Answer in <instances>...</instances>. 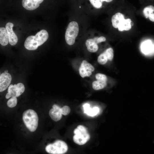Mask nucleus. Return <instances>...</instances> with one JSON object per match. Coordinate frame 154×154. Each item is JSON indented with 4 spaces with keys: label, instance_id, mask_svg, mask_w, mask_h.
Masks as SVG:
<instances>
[{
    "label": "nucleus",
    "instance_id": "393cba45",
    "mask_svg": "<svg viewBox=\"0 0 154 154\" xmlns=\"http://www.w3.org/2000/svg\"><path fill=\"white\" fill-rule=\"evenodd\" d=\"M8 92L11 94L12 97L16 96V93L14 85L11 84L9 85L8 88Z\"/></svg>",
    "mask_w": 154,
    "mask_h": 154
},
{
    "label": "nucleus",
    "instance_id": "1a4fd4ad",
    "mask_svg": "<svg viewBox=\"0 0 154 154\" xmlns=\"http://www.w3.org/2000/svg\"><path fill=\"white\" fill-rule=\"evenodd\" d=\"M12 79L11 74L8 72H3L0 76V92L5 90L9 85Z\"/></svg>",
    "mask_w": 154,
    "mask_h": 154
},
{
    "label": "nucleus",
    "instance_id": "4be33fe9",
    "mask_svg": "<svg viewBox=\"0 0 154 154\" xmlns=\"http://www.w3.org/2000/svg\"><path fill=\"white\" fill-rule=\"evenodd\" d=\"M92 5L97 9L100 8L102 4V2L101 0H89Z\"/></svg>",
    "mask_w": 154,
    "mask_h": 154
},
{
    "label": "nucleus",
    "instance_id": "a878e982",
    "mask_svg": "<svg viewBox=\"0 0 154 154\" xmlns=\"http://www.w3.org/2000/svg\"><path fill=\"white\" fill-rule=\"evenodd\" d=\"M149 18L150 21L154 22V13H152L151 14L149 15Z\"/></svg>",
    "mask_w": 154,
    "mask_h": 154
},
{
    "label": "nucleus",
    "instance_id": "dca6fc26",
    "mask_svg": "<svg viewBox=\"0 0 154 154\" xmlns=\"http://www.w3.org/2000/svg\"><path fill=\"white\" fill-rule=\"evenodd\" d=\"M106 85V82L97 80L92 82V87L94 90H98L103 89Z\"/></svg>",
    "mask_w": 154,
    "mask_h": 154
},
{
    "label": "nucleus",
    "instance_id": "f8f14e48",
    "mask_svg": "<svg viewBox=\"0 0 154 154\" xmlns=\"http://www.w3.org/2000/svg\"><path fill=\"white\" fill-rule=\"evenodd\" d=\"M52 108L49 111V115L52 120L55 121H58L62 117V114L60 112L61 108L56 104L53 105Z\"/></svg>",
    "mask_w": 154,
    "mask_h": 154
},
{
    "label": "nucleus",
    "instance_id": "0eeeda50",
    "mask_svg": "<svg viewBox=\"0 0 154 154\" xmlns=\"http://www.w3.org/2000/svg\"><path fill=\"white\" fill-rule=\"evenodd\" d=\"M94 70V68L92 65L86 60H84L81 63L79 69V74L82 78L89 76Z\"/></svg>",
    "mask_w": 154,
    "mask_h": 154
},
{
    "label": "nucleus",
    "instance_id": "9d476101",
    "mask_svg": "<svg viewBox=\"0 0 154 154\" xmlns=\"http://www.w3.org/2000/svg\"><path fill=\"white\" fill-rule=\"evenodd\" d=\"M44 0H22V4L25 9L29 10H34L38 8Z\"/></svg>",
    "mask_w": 154,
    "mask_h": 154
},
{
    "label": "nucleus",
    "instance_id": "a211bd4d",
    "mask_svg": "<svg viewBox=\"0 0 154 154\" xmlns=\"http://www.w3.org/2000/svg\"><path fill=\"white\" fill-rule=\"evenodd\" d=\"M154 11V7L151 5L148 6L143 9V12L145 17L147 18L149 15Z\"/></svg>",
    "mask_w": 154,
    "mask_h": 154
},
{
    "label": "nucleus",
    "instance_id": "2eb2a0df",
    "mask_svg": "<svg viewBox=\"0 0 154 154\" xmlns=\"http://www.w3.org/2000/svg\"><path fill=\"white\" fill-rule=\"evenodd\" d=\"M9 42L7 31L5 28H0V43L2 46L7 45Z\"/></svg>",
    "mask_w": 154,
    "mask_h": 154
},
{
    "label": "nucleus",
    "instance_id": "6ab92c4d",
    "mask_svg": "<svg viewBox=\"0 0 154 154\" xmlns=\"http://www.w3.org/2000/svg\"><path fill=\"white\" fill-rule=\"evenodd\" d=\"M108 60L107 57L104 52L99 55L97 59L98 62L101 64H105Z\"/></svg>",
    "mask_w": 154,
    "mask_h": 154
},
{
    "label": "nucleus",
    "instance_id": "cd10ccee",
    "mask_svg": "<svg viewBox=\"0 0 154 154\" xmlns=\"http://www.w3.org/2000/svg\"><path fill=\"white\" fill-rule=\"evenodd\" d=\"M8 72V70H6L5 71V72Z\"/></svg>",
    "mask_w": 154,
    "mask_h": 154
},
{
    "label": "nucleus",
    "instance_id": "ddd939ff",
    "mask_svg": "<svg viewBox=\"0 0 154 154\" xmlns=\"http://www.w3.org/2000/svg\"><path fill=\"white\" fill-rule=\"evenodd\" d=\"M141 50L145 54H152L154 52V45L150 40H147L142 43Z\"/></svg>",
    "mask_w": 154,
    "mask_h": 154
},
{
    "label": "nucleus",
    "instance_id": "5701e85b",
    "mask_svg": "<svg viewBox=\"0 0 154 154\" xmlns=\"http://www.w3.org/2000/svg\"><path fill=\"white\" fill-rule=\"evenodd\" d=\"M70 109L69 107L65 106L61 108L60 112L61 114L64 116L68 115L70 112Z\"/></svg>",
    "mask_w": 154,
    "mask_h": 154
},
{
    "label": "nucleus",
    "instance_id": "7ed1b4c3",
    "mask_svg": "<svg viewBox=\"0 0 154 154\" xmlns=\"http://www.w3.org/2000/svg\"><path fill=\"white\" fill-rule=\"evenodd\" d=\"M131 21L130 19H125L123 15L120 13H116L112 18L113 26L121 31L130 30L132 27Z\"/></svg>",
    "mask_w": 154,
    "mask_h": 154
},
{
    "label": "nucleus",
    "instance_id": "423d86ee",
    "mask_svg": "<svg viewBox=\"0 0 154 154\" xmlns=\"http://www.w3.org/2000/svg\"><path fill=\"white\" fill-rule=\"evenodd\" d=\"M75 134L73 137V140L76 143L82 145L86 143L90 138V136L87 131H82L77 127L74 131Z\"/></svg>",
    "mask_w": 154,
    "mask_h": 154
},
{
    "label": "nucleus",
    "instance_id": "9b49d317",
    "mask_svg": "<svg viewBox=\"0 0 154 154\" xmlns=\"http://www.w3.org/2000/svg\"><path fill=\"white\" fill-rule=\"evenodd\" d=\"M98 37L87 39L85 42L87 50L90 52H94L98 49Z\"/></svg>",
    "mask_w": 154,
    "mask_h": 154
},
{
    "label": "nucleus",
    "instance_id": "6e6552de",
    "mask_svg": "<svg viewBox=\"0 0 154 154\" xmlns=\"http://www.w3.org/2000/svg\"><path fill=\"white\" fill-rule=\"evenodd\" d=\"M13 24L11 22L7 23L5 25L9 42L12 46L16 44L18 40L17 37L13 30Z\"/></svg>",
    "mask_w": 154,
    "mask_h": 154
},
{
    "label": "nucleus",
    "instance_id": "412c9836",
    "mask_svg": "<svg viewBox=\"0 0 154 154\" xmlns=\"http://www.w3.org/2000/svg\"><path fill=\"white\" fill-rule=\"evenodd\" d=\"M16 96L12 97L7 102V106L10 108L15 107L17 104V99Z\"/></svg>",
    "mask_w": 154,
    "mask_h": 154
},
{
    "label": "nucleus",
    "instance_id": "aec40b11",
    "mask_svg": "<svg viewBox=\"0 0 154 154\" xmlns=\"http://www.w3.org/2000/svg\"><path fill=\"white\" fill-rule=\"evenodd\" d=\"M104 52L107 56L108 60H112L114 58V51L112 48L110 47L107 48Z\"/></svg>",
    "mask_w": 154,
    "mask_h": 154
},
{
    "label": "nucleus",
    "instance_id": "f03ea898",
    "mask_svg": "<svg viewBox=\"0 0 154 154\" xmlns=\"http://www.w3.org/2000/svg\"><path fill=\"white\" fill-rule=\"evenodd\" d=\"M23 122L27 128L31 131L34 132L37 129L38 118L36 112L32 109H28L24 112L23 114Z\"/></svg>",
    "mask_w": 154,
    "mask_h": 154
},
{
    "label": "nucleus",
    "instance_id": "4468645a",
    "mask_svg": "<svg viewBox=\"0 0 154 154\" xmlns=\"http://www.w3.org/2000/svg\"><path fill=\"white\" fill-rule=\"evenodd\" d=\"M84 113L88 115L93 116L96 115L99 112L100 109L97 107H94L92 108L90 107L88 104H86L83 105Z\"/></svg>",
    "mask_w": 154,
    "mask_h": 154
},
{
    "label": "nucleus",
    "instance_id": "f3484780",
    "mask_svg": "<svg viewBox=\"0 0 154 154\" xmlns=\"http://www.w3.org/2000/svg\"><path fill=\"white\" fill-rule=\"evenodd\" d=\"M16 93V96L18 97L20 96L25 90V87L24 84L21 83L14 85Z\"/></svg>",
    "mask_w": 154,
    "mask_h": 154
},
{
    "label": "nucleus",
    "instance_id": "b1692460",
    "mask_svg": "<svg viewBox=\"0 0 154 154\" xmlns=\"http://www.w3.org/2000/svg\"><path fill=\"white\" fill-rule=\"evenodd\" d=\"M95 77L97 80L106 82L107 80V76L105 74L97 73L95 75Z\"/></svg>",
    "mask_w": 154,
    "mask_h": 154
},
{
    "label": "nucleus",
    "instance_id": "20e7f679",
    "mask_svg": "<svg viewBox=\"0 0 154 154\" xmlns=\"http://www.w3.org/2000/svg\"><path fill=\"white\" fill-rule=\"evenodd\" d=\"M79 30L78 24L76 21H71L69 23L65 35L66 42L68 44L72 45L74 44Z\"/></svg>",
    "mask_w": 154,
    "mask_h": 154
},
{
    "label": "nucleus",
    "instance_id": "bb28decb",
    "mask_svg": "<svg viewBox=\"0 0 154 154\" xmlns=\"http://www.w3.org/2000/svg\"><path fill=\"white\" fill-rule=\"evenodd\" d=\"M101 1L103 2V1H106L107 2H110L113 1V0H101Z\"/></svg>",
    "mask_w": 154,
    "mask_h": 154
},
{
    "label": "nucleus",
    "instance_id": "f257e3e1",
    "mask_svg": "<svg viewBox=\"0 0 154 154\" xmlns=\"http://www.w3.org/2000/svg\"><path fill=\"white\" fill-rule=\"evenodd\" d=\"M48 38V34L47 31L42 30L35 35L30 36L27 38L24 43L25 47L29 50H35L46 42Z\"/></svg>",
    "mask_w": 154,
    "mask_h": 154
},
{
    "label": "nucleus",
    "instance_id": "39448f33",
    "mask_svg": "<svg viewBox=\"0 0 154 154\" xmlns=\"http://www.w3.org/2000/svg\"><path fill=\"white\" fill-rule=\"evenodd\" d=\"M68 147L64 141L58 140L52 144L47 145L45 147L46 152L52 154H63L67 152Z\"/></svg>",
    "mask_w": 154,
    "mask_h": 154
}]
</instances>
